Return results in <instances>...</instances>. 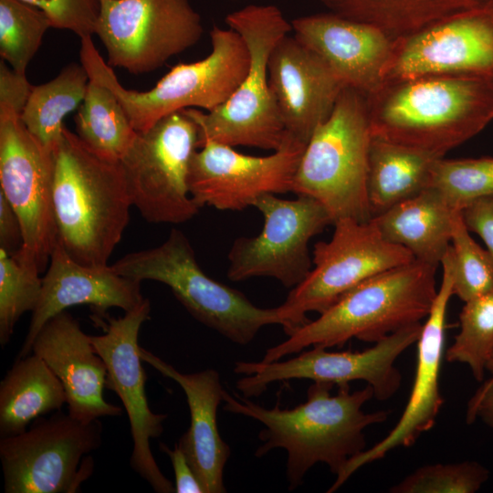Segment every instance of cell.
I'll return each mask as SVG.
<instances>
[{"label":"cell","instance_id":"obj_1","mask_svg":"<svg viewBox=\"0 0 493 493\" xmlns=\"http://www.w3.org/2000/svg\"><path fill=\"white\" fill-rule=\"evenodd\" d=\"M333 385L313 382L308 389L307 401L291 409H282L278 403L266 408L238 393H224L226 411L264 425L259 433L262 445L256 450V456H263L274 448L287 451L289 490L299 487L308 470L317 463L326 464L338 475L350 458L365 449L364 430L389 416L390 411L362 410L374 397L370 385L351 392L349 383H342L338 385L337 393L331 395Z\"/></svg>","mask_w":493,"mask_h":493},{"label":"cell","instance_id":"obj_2","mask_svg":"<svg viewBox=\"0 0 493 493\" xmlns=\"http://www.w3.org/2000/svg\"><path fill=\"white\" fill-rule=\"evenodd\" d=\"M372 137L442 158L493 121V79L435 75L384 82L366 96Z\"/></svg>","mask_w":493,"mask_h":493},{"label":"cell","instance_id":"obj_3","mask_svg":"<svg viewBox=\"0 0 493 493\" xmlns=\"http://www.w3.org/2000/svg\"><path fill=\"white\" fill-rule=\"evenodd\" d=\"M54 161L58 242L79 263L107 266L132 206L121 161L97 154L66 127Z\"/></svg>","mask_w":493,"mask_h":493},{"label":"cell","instance_id":"obj_4","mask_svg":"<svg viewBox=\"0 0 493 493\" xmlns=\"http://www.w3.org/2000/svg\"><path fill=\"white\" fill-rule=\"evenodd\" d=\"M437 267L418 261L393 267L355 286L314 320L266 351L272 362L309 347L341 346L351 339L375 343L426 319L435 300Z\"/></svg>","mask_w":493,"mask_h":493},{"label":"cell","instance_id":"obj_5","mask_svg":"<svg viewBox=\"0 0 493 493\" xmlns=\"http://www.w3.org/2000/svg\"><path fill=\"white\" fill-rule=\"evenodd\" d=\"M212 51L193 63H180L149 90L125 89L104 61L91 37L81 38L80 61L90 79L108 87L120 101L137 132L163 118L185 109L210 111L223 104L245 78L249 65L246 43L232 28L215 26L210 31Z\"/></svg>","mask_w":493,"mask_h":493},{"label":"cell","instance_id":"obj_6","mask_svg":"<svg viewBox=\"0 0 493 493\" xmlns=\"http://www.w3.org/2000/svg\"><path fill=\"white\" fill-rule=\"evenodd\" d=\"M226 22L247 47L248 69L233 94L215 110H184L197 126V146L215 142L277 151L287 131L269 87L267 64L272 49L292 25L275 5H247L228 14Z\"/></svg>","mask_w":493,"mask_h":493},{"label":"cell","instance_id":"obj_7","mask_svg":"<svg viewBox=\"0 0 493 493\" xmlns=\"http://www.w3.org/2000/svg\"><path fill=\"white\" fill-rule=\"evenodd\" d=\"M372 133L366 95L345 87L326 121L313 131L292 186L320 202L335 221L372 218L367 192Z\"/></svg>","mask_w":493,"mask_h":493},{"label":"cell","instance_id":"obj_8","mask_svg":"<svg viewBox=\"0 0 493 493\" xmlns=\"http://www.w3.org/2000/svg\"><path fill=\"white\" fill-rule=\"evenodd\" d=\"M111 267L141 282L167 285L196 320L236 344H248L264 326L282 323L278 307L259 308L239 290L206 275L188 238L176 228L160 246L127 254Z\"/></svg>","mask_w":493,"mask_h":493},{"label":"cell","instance_id":"obj_9","mask_svg":"<svg viewBox=\"0 0 493 493\" xmlns=\"http://www.w3.org/2000/svg\"><path fill=\"white\" fill-rule=\"evenodd\" d=\"M331 238L315 244L313 267L278 307L281 326L289 336L362 281L414 260L406 248L385 240L372 219L334 222Z\"/></svg>","mask_w":493,"mask_h":493},{"label":"cell","instance_id":"obj_10","mask_svg":"<svg viewBox=\"0 0 493 493\" xmlns=\"http://www.w3.org/2000/svg\"><path fill=\"white\" fill-rule=\"evenodd\" d=\"M99 419L82 423L59 410L28 430L1 437L5 493H76L92 474L89 453L101 444Z\"/></svg>","mask_w":493,"mask_h":493},{"label":"cell","instance_id":"obj_11","mask_svg":"<svg viewBox=\"0 0 493 493\" xmlns=\"http://www.w3.org/2000/svg\"><path fill=\"white\" fill-rule=\"evenodd\" d=\"M198 129L184 110L138 135L121 159L132 205L151 223L180 224L201 208L188 184Z\"/></svg>","mask_w":493,"mask_h":493},{"label":"cell","instance_id":"obj_12","mask_svg":"<svg viewBox=\"0 0 493 493\" xmlns=\"http://www.w3.org/2000/svg\"><path fill=\"white\" fill-rule=\"evenodd\" d=\"M204 33L189 0H100L95 35L110 67L152 72L195 45Z\"/></svg>","mask_w":493,"mask_h":493},{"label":"cell","instance_id":"obj_13","mask_svg":"<svg viewBox=\"0 0 493 493\" xmlns=\"http://www.w3.org/2000/svg\"><path fill=\"white\" fill-rule=\"evenodd\" d=\"M264 217L262 231L236 238L228 252L227 278L256 277L278 280L286 288L299 285L311 271L309 242L333 220L317 200L306 195L286 200L267 194L254 205Z\"/></svg>","mask_w":493,"mask_h":493},{"label":"cell","instance_id":"obj_14","mask_svg":"<svg viewBox=\"0 0 493 493\" xmlns=\"http://www.w3.org/2000/svg\"><path fill=\"white\" fill-rule=\"evenodd\" d=\"M423 323L400 329L362 351H329L312 347L297 357L272 362H236L234 372L245 374L236 386L245 397H257L275 382L311 380L340 385L364 381L374 397L383 401L400 388L402 375L394 362L408 347L417 342Z\"/></svg>","mask_w":493,"mask_h":493},{"label":"cell","instance_id":"obj_15","mask_svg":"<svg viewBox=\"0 0 493 493\" xmlns=\"http://www.w3.org/2000/svg\"><path fill=\"white\" fill-rule=\"evenodd\" d=\"M54 152L25 127L20 114L0 107V192L17 214L22 247L43 271L58 243L53 206Z\"/></svg>","mask_w":493,"mask_h":493},{"label":"cell","instance_id":"obj_16","mask_svg":"<svg viewBox=\"0 0 493 493\" xmlns=\"http://www.w3.org/2000/svg\"><path fill=\"white\" fill-rule=\"evenodd\" d=\"M435 75L493 79V1L393 41L383 83Z\"/></svg>","mask_w":493,"mask_h":493},{"label":"cell","instance_id":"obj_17","mask_svg":"<svg viewBox=\"0 0 493 493\" xmlns=\"http://www.w3.org/2000/svg\"><path fill=\"white\" fill-rule=\"evenodd\" d=\"M148 299L120 318H109L102 335L90 336L96 351L107 367L106 388L120 397L127 412L133 448L131 468L145 479L155 492L173 493L175 488L160 470L151 450V439L163 432L167 414L153 413L145 393L147 376L139 354L138 337L144 321L149 320Z\"/></svg>","mask_w":493,"mask_h":493},{"label":"cell","instance_id":"obj_18","mask_svg":"<svg viewBox=\"0 0 493 493\" xmlns=\"http://www.w3.org/2000/svg\"><path fill=\"white\" fill-rule=\"evenodd\" d=\"M305 147L288 132L281 147L267 156L243 154L232 146L206 142L191 160L190 194L200 207L241 211L264 194L292 192Z\"/></svg>","mask_w":493,"mask_h":493},{"label":"cell","instance_id":"obj_19","mask_svg":"<svg viewBox=\"0 0 493 493\" xmlns=\"http://www.w3.org/2000/svg\"><path fill=\"white\" fill-rule=\"evenodd\" d=\"M442 278L417 341L415 375L406 406L395 426L381 441L348 460L328 492H334L362 467L379 460L393 449L411 446L435 424L444 404L439 375L446 329V310L454 295L455 263L449 247L442 261Z\"/></svg>","mask_w":493,"mask_h":493},{"label":"cell","instance_id":"obj_20","mask_svg":"<svg viewBox=\"0 0 493 493\" xmlns=\"http://www.w3.org/2000/svg\"><path fill=\"white\" fill-rule=\"evenodd\" d=\"M268 83L287 132L308 143L330 115L343 88L327 62L295 36H285L272 49Z\"/></svg>","mask_w":493,"mask_h":493},{"label":"cell","instance_id":"obj_21","mask_svg":"<svg viewBox=\"0 0 493 493\" xmlns=\"http://www.w3.org/2000/svg\"><path fill=\"white\" fill-rule=\"evenodd\" d=\"M144 299L141 281L119 274L109 265L89 267L79 263L58 242L47 271L42 278L41 293L17 358L29 355L34 341L46 322L70 307L89 305L98 316L106 317L110 308H120L128 312Z\"/></svg>","mask_w":493,"mask_h":493},{"label":"cell","instance_id":"obj_22","mask_svg":"<svg viewBox=\"0 0 493 493\" xmlns=\"http://www.w3.org/2000/svg\"><path fill=\"white\" fill-rule=\"evenodd\" d=\"M32 352L39 356L61 382L68 414L90 423L103 416H119L122 409L103 397L107 367L90 335L67 310L49 319L37 333Z\"/></svg>","mask_w":493,"mask_h":493},{"label":"cell","instance_id":"obj_23","mask_svg":"<svg viewBox=\"0 0 493 493\" xmlns=\"http://www.w3.org/2000/svg\"><path fill=\"white\" fill-rule=\"evenodd\" d=\"M294 36L319 54L345 87L366 96L383 85L393 39L380 28L333 13L295 18Z\"/></svg>","mask_w":493,"mask_h":493},{"label":"cell","instance_id":"obj_24","mask_svg":"<svg viewBox=\"0 0 493 493\" xmlns=\"http://www.w3.org/2000/svg\"><path fill=\"white\" fill-rule=\"evenodd\" d=\"M139 354L143 362L184 390L190 411V426L178 445L205 493L226 492L224 470L231 451L217 425V409L226 392L219 373L213 369L184 373L141 346Z\"/></svg>","mask_w":493,"mask_h":493},{"label":"cell","instance_id":"obj_25","mask_svg":"<svg viewBox=\"0 0 493 493\" xmlns=\"http://www.w3.org/2000/svg\"><path fill=\"white\" fill-rule=\"evenodd\" d=\"M456 212L436 192L425 188L372 221L385 240L406 248L414 259L438 267L450 246Z\"/></svg>","mask_w":493,"mask_h":493},{"label":"cell","instance_id":"obj_26","mask_svg":"<svg viewBox=\"0 0 493 493\" xmlns=\"http://www.w3.org/2000/svg\"><path fill=\"white\" fill-rule=\"evenodd\" d=\"M67 404L64 387L37 354L17 358L0 383V435L26 430L36 419Z\"/></svg>","mask_w":493,"mask_h":493},{"label":"cell","instance_id":"obj_27","mask_svg":"<svg viewBox=\"0 0 493 493\" xmlns=\"http://www.w3.org/2000/svg\"><path fill=\"white\" fill-rule=\"evenodd\" d=\"M435 159L372 136L367 192L372 217L423 192Z\"/></svg>","mask_w":493,"mask_h":493},{"label":"cell","instance_id":"obj_28","mask_svg":"<svg viewBox=\"0 0 493 493\" xmlns=\"http://www.w3.org/2000/svg\"><path fill=\"white\" fill-rule=\"evenodd\" d=\"M329 12L374 26L392 39L409 36L435 22L490 0H319Z\"/></svg>","mask_w":493,"mask_h":493},{"label":"cell","instance_id":"obj_29","mask_svg":"<svg viewBox=\"0 0 493 493\" xmlns=\"http://www.w3.org/2000/svg\"><path fill=\"white\" fill-rule=\"evenodd\" d=\"M89 81L82 64L70 63L53 79L32 87L20 119L47 149L54 152L58 145L65 128L64 118L83 101Z\"/></svg>","mask_w":493,"mask_h":493},{"label":"cell","instance_id":"obj_30","mask_svg":"<svg viewBox=\"0 0 493 493\" xmlns=\"http://www.w3.org/2000/svg\"><path fill=\"white\" fill-rule=\"evenodd\" d=\"M75 125L87 147L111 160L121 161L138 135L113 92L90 79Z\"/></svg>","mask_w":493,"mask_h":493},{"label":"cell","instance_id":"obj_31","mask_svg":"<svg viewBox=\"0 0 493 493\" xmlns=\"http://www.w3.org/2000/svg\"><path fill=\"white\" fill-rule=\"evenodd\" d=\"M40 269L35 257L21 247L9 255L0 248V344L10 341L16 323L33 311L42 288Z\"/></svg>","mask_w":493,"mask_h":493},{"label":"cell","instance_id":"obj_32","mask_svg":"<svg viewBox=\"0 0 493 493\" xmlns=\"http://www.w3.org/2000/svg\"><path fill=\"white\" fill-rule=\"evenodd\" d=\"M426 188L436 192L455 211L493 195V157L435 159Z\"/></svg>","mask_w":493,"mask_h":493},{"label":"cell","instance_id":"obj_33","mask_svg":"<svg viewBox=\"0 0 493 493\" xmlns=\"http://www.w3.org/2000/svg\"><path fill=\"white\" fill-rule=\"evenodd\" d=\"M47 14L21 0H0V56L12 69L26 74L47 30Z\"/></svg>","mask_w":493,"mask_h":493},{"label":"cell","instance_id":"obj_34","mask_svg":"<svg viewBox=\"0 0 493 493\" xmlns=\"http://www.w3.org/2000/svg\"><path fill=\"white\" fill-rule=\"evenodd\" d=\"M459 327L445 358L449 362L467 364L473 377L482 382L493 353V291L465 302Z\"/></svg>","mask_w":493,"mask_h":493},{"label":"cell","instance_id":"obj_35","mask_svg":"<svg viewBox=\"0 0 493 493\" xmlns=\"http://www.w3.org/2000/svg\"><path fill=\"white\" fill-rule=\"evenodd\" d=\"M450 248L455 262L454 295L466 302L493 291V257L473 239L461 211L454 215Z\"/></svg>","mask_w":493,"mask_h":493},{"label":"cell","instance_id":"obj_36","mask_svg":"<svg viewBox=\"0 0 493 493\" xmlns=\"http://www.w3.org/2000/svg\"><path fill=\"white\" fill-rule=\"evenodd\" d=\"M489 477L477 461L421 467L393 486L392 493H475Z\"/></svg>","mask_w":493,"mask_h":493},{"label":"cell","instance_id":"obj_37","mask_svg":"<svg viewBox=\"0 0 493 493\" xmlns=\"http://www.w3.org/2000/svg\"><path fill=\"white\" fill-rule=\"evenodd\" d=\"M44 11L52 27L73 32L81 38L95 34L100 0H21Z\"/></svg>","mask_w":493,"mask_h":493},{"label":"cell","instance_id":"obj_38","mask_svg":"<svg viewBox=\"0 0 493 493\" xmlns=\"http://www.w3.org/2000/svg\"><path fill=\"white\" fill-rule=\"evenodd\" d=\"M33 85L26 74L9 68L4 61L0 63V107L14 110L21 115L30 96Z\"/></svg>","mask_w":493,"mask_h":493},{"label":"cell","instance_id":"obj_39","mask_svg":"<svg viewBox=\"0 0 493 493\" xmlns=\"http://www.w3.org/2000/svg\"><path fill=\"white\" fill-rule=\"evenodd\" d=\"M461 213L467 229L483 240L493 257V195L473 202Z\"/></svg>","mask_w":493,"mask_h":493},{"label":"cell","instance_id":"obj_40","mask_svg":"<svg viewBox=\"0 0 493 493\" xmlns=\"http://www.w3.org/2000/svg\"><path fill=\"white\" fill-rule=\"evenodd\" d=\"M160 447L171 459L175 477V492L205 493L200 481L179 445L176 444L173 449H171L161 443Z\"/></svg>","mask_w":493,"mask_h":493},{"label":"cell","instance_id":"obj_41","mask_svg":"<svg viewBox=\"0 0 493 493\" xmlns=\"http://www.w3.org/2000/svg\"><path fill=\"white\" fill-rule=\"evenodd\" d=\"M22 246L23 230L19 217L0 192V248L12 255Z\"/></svg>","mask_w":493,"mask_h":493},{"label":"cell","instance_id":"obj_42","mask_svg":"<svg viewBox=\"0 0 493 493\" xmlns=\"http://www.w3.org/2000/svg\"><path fill=\"white\" fill-rule=\"evenodd\" d=\"M478 419L493 428V374L482 381L467 405V423L471 425Z\"/></svg>","mask_w":493,"mask_h":493},{"label":"cell","instance_id":"obj_43","mask_svg":"<svg viewBox=\"0 0 493 493\" xmlns=\"http://www.w3.org/2000/svg\"><path fill=\"white\" fill-rule=\"evenodd\" d=\"M487 371H488L490 374H493V353L488 362Z\"/></svg>","mask_w":493,"mask_h":493},{"label":"cell","instance_id":"obj_44","mask_svg":"<svg viewBox=\"0 0 493 493\" xmlns=\"http://www.w3.org/2000/svg\"><path fill=\"white\" fill-rule=\"evenodd\" d=\"M493 1V0H492Z\"/></svg>","mask_w":493,"mask_h":493}]
</instances>
